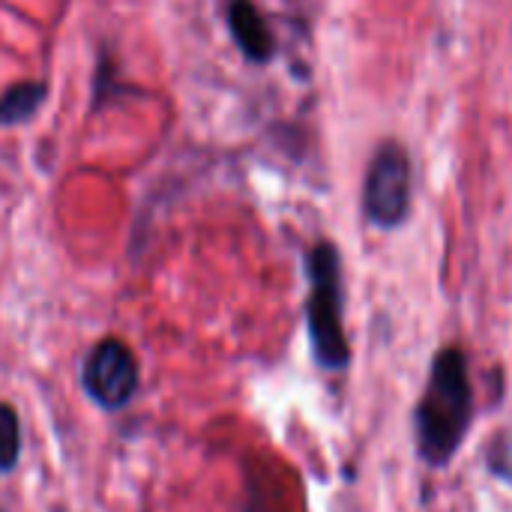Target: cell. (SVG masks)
<instances>
[{
  "label": "cell",
  "instance_id": "cell-1",
  "mask_svg": "<svg viewBox=\"0 0 512 512\" xmlns=\"http://www.w3.org/2000/svg\"><path fill=\"white\" fill-rule=\"evenodd\" d=\"M471 408L465 354L459 348H444L432 363L426 393L417 405V444L432 468H444L459 453L471 429Z\"/></svg>",
  "mask_w": 512,
  "mask_h": 512
},
{
  "label": "cell",
  "instance_id": "cell-2",
  "mask_svg": "<svg viewBox=\"0 0 512 512\" xmlns=\"http://www.w3.org/2000/svg\"><path fill=\"white\" fill-rule=\"evenodd\" d=\"M309 339L312 351L321 369L342 372L351 363L348 336L342 327V270H339V252L330 243H318L309 255Z\"/></svg>",
  "mask_w": 512,
  "mask_h": 512
},
{
  "label": "cell",
  "instance_id": "cell-3",
  "mask_svg": "<svg viewBox=\"0 0 512 512\" xmlns=\"http://www.w3.org/2000/svg\"><path fill=\"white\" fill-rule=\"evenodd\" d=\"M411 204V162L399 144H384L366 177V216L381 228H396Z\"/></svg>",
  "mask_w": 512,
  "mask_h": 512
},
{
  "label": "cell",
  "instance_id": "cell-4",
  "mask_svg": "<svg viewBox=\"0 0 512 512\" xmlns=\"http://www.w3.org/2000/svg\"><path fill=\"white\" fill-rule=\"evenodd\" d=\"M81 384L99 408H126L138 390V363L129 345H123L120 339H102L84 360Z\"/></svg>",
  "mask_w": 512,
  "mask_h": 512
},
{
  "label": "cell",
  "instance_id": "cell-5",
  "mask_svg": "<svg viewBox=\"0 0 512 512\" xmlns=\"http://www.w3.org/2000/svg\"><path fill=\"white\" fill-rule=\"evenodd\" d=\"M228 27H231L234 42L240 45V51L249 60L264 63V60L273 57V33L264 24V18H261V12L255 9L252 0H234L231 3V9H228Z\"/></svg>",
  "mask_w": 512,
  "mask_h": 512
},
{
  "label": "cell",
  "instance_id": "cell-6",
  "mask_svg": "<svg viewBox=\"0 0 512 512\" xmlns=\"http://www.w3.org/2000/svg\"><path fill=\"white\" fill-rule=\"evenodd\" d=\"M48 96V87L42 81H24L9 87L0 96V126H15L30 120Z\"/></svg>",
  "mask_w": 512,
  "mask_h": 512
},
{
  "label": "cell",
  "instance_id": "cell-7",
  "mask_svg": "<svg viewBox=\"0 0 512 512\" xmlns=\"http://www.w3.org/2000/svg\"><path fill=\"white\" fill-rule=\"evenodd\" d=\"M21 459V423L12 405L0 402V474L15 471Z\"/></svg>",
  "mask_w": 512,
  "mask_h": 512
},
{
  "label": "cell",
  "instance_id": "cell-8",
  "mask_svg": "<svg viewBox=\"0 0 512 512\" xmlns=\"http://www.w3.org/2000/svg\"><path fill=\"white\" fill-rule=\"evenodd\" d=\"M489 465H492V471H495L498 477H504V480H510L512 483V435L501 438V441L495 444V453H489Z\"/></svg>",
  "mask_w": 512,
  "mask_h": 512
}]
</instances>
